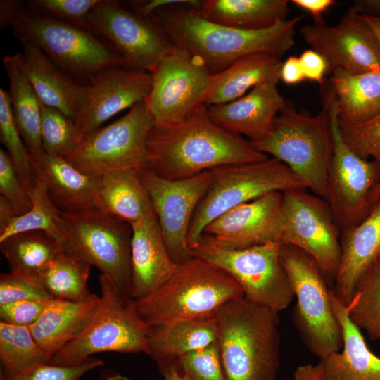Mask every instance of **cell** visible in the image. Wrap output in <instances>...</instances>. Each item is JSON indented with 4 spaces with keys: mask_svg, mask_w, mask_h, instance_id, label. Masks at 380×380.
Here are the masks:
<instances>
[{
    "mask_svg": "<svg viewBox=\"0 0 380 380\" xmlns=\"http://www.w3.org/2000/svg\"><path fill=\"white\" fill-rule=\"evenodd\" d=\"M379 200H380V180L374 186L370 194L369 203L371 206Z\"/></svg>",
    "mask_w": 380,
    "mask_h": 380,
    "instance_id": "58",
    "label": "cell"
},
{
    "mask_svg": "<svg viewBox=\"0 0 380 380\" xmlns=\"http://www.w3.org/2000/svg\"><path fill=\"white\" fill-rule=\"evenodd\" d=\"M361 15L368 17L380 15V0L355 1L353 6Z\"/></svg>",
    "mask_w": 380,
    "mask_h": 380,
    "instance_id": "54",
    "label": "cell"
},
{
    "mask_svg": "<svg viewBox=\"0 0 380 380\" xmlns=\"http://www.w3.org/2000/svg\"><path fill=\"white\" fill-rule=\"evenodd\" d=\"M148 148L149 169L170 179L188 178L222 165L268 158L241 136L215 125L205 105L178 122L155 125Z\"/></svg>",
    "mask_w": 380,
    "mask_h": 380,
    "instance_id": "2",
    "label": "cell"
},
{
    "mask_svg": "<svg viewBox=\"0 0 380 380\" xmlns=\"http://www.w3.org/2000/svg\"><path fill=\"white\" fill-rule=\"evenodd\" d=\"M294 380H324L323 373L319 363L298 366L293 373Z\"/></svg>",
    "mask_w": 380,
    "mask_h": 380,
    "instance_id": "52",
    "label": "cell"
},
{
    "mask_svg": "<svg viewBox=\"0 0 380 380\" xmlns=\"http://www.w3.org/2000/svg\"><path fill=\"white\" fill-rule=\"evenodd\" d=\"M283 231L282 192L272 191L222 213L203 233L222 247L243 248L281 243Z\"/></svg>",
    "mask_w": 380,
    "mask_h": 380,
    "instance_id": "20",
    "label": "cell"
},
{
    "mask_svg": "<svg viewBox=\"0 0 380 380\" xmlns=\"http://www.w3.org/2000/svg\"><path fill=\"white\" fill-rule=\"evenodd\" d=\"M30 163L34 176L46 184L52 201L61 210H99V177L87 175L65 158L46 153L30 156Z\"/></svg>",
    "mask_w": 380,
    "mask_h": 380,
    "instance_id": "26",
    "label": "cell"
},
{
    "mask_svg": "<svg viewBox=\"0 0 380 380\" xmlns=\"http://www.w3.org/2000/svg\"><path fill=\"white\" fill-rule=\"evenodd\" d=\"M304 42L326 60L328 74L341 69L362 73L380 69V44L372 27L350 7L338 24H310L300 27Z\"/></svg>",
    "mask_w": 380,
    "mask_h": 380,
    "instance_id": "18",
    "label": "cell"
},
{
    "mask_svg": "<svg viewBox=\"0 0 380 380\" xmlns=\"http://www.w3.org/2000/svg\"><path fill=\"white\" fill-rule=\"evenodd\" d=\"M362 17L372 27L380 44V15L376 17H368L362 15Z\"/></svg>",
    "mask_w": 380,
    "mask_h": 380,
    "instance_id": "56",
    "label": "cell"
},
{
    "mask_svg": "<svg viewBox=\"0 0 380 380\" xmlns=\"http://www.w3.org/2000/svg\"><path fill=\"white\" fill-rule=\"evenodd\" d=\"M163 380H188L178 369L176 362L162 363L157 365ZM120 380H132L129 377L119 374Z\"/></svg>",
    "mask_w": 380,
    "mask_h": 380,
    "instance_id": "53",
    "label": "cell"
},
{
    "mask_svg": "<svg viewBox=\"0 0 380 380\" xmlns=\"http://www.w3.org/2000/svg\"><path fill=\"white\" fill-rule=\"evenodd\" d=\"M0 140L7 149L23 185L27 191L35 178L30 155L14 120L8 92L2 88L0 89Z\"/></svg>",
    "mask_w": 380,
    "mask_h": 380,
    "instance_id": "40",
    "label": "cell"
},
{
    "mask_svg": "<svg viewBox=\"0 0 380 380\" xmlns=\"http://www.w3.org/2000/svg\"><path fill=\"white\" fill-rule=\"evenodd\" d=\"M327 102L333 137V156L328 173L327 202L341 231L362 221L368 214L369 196L380 180V165L360 158L340 134L334 94Z\"/></svg>",
    "mask_w": 380,
    "mask_h": 380,
    "instance_id": "14",
    "label": "cell"
},
{
    "mask_svg": "<svg viewBox=\"0 0 380 380\" xmlns=\"http://www.w3.org/2000/svg\"><path fill=\"white\" fill-rule=\"evenodd\" d=\"M99 302L100 296L88 302L51 298L29 328L38 343L53 357L85 330L96 315Z\"/></svg>",
    "mask_w": 380,
    "mask_h": 380,
    "instance_id": "28",
    "label": "cell"
},
{
    "mask_svg": "<svg viewBox=\"0 0 380 380\" xmlns=\"http://www.w3.org/2000/svg\"><path fill=\"white\" fill-rule=\"evenodd\" d=\"M130 225L132 298L137 300L168 280L177 264L168 251L153 211Z\"/></svg>",
    "mask_w": 380,
    "mask_h": 380,
    "instance_id": "21",
    "label": "cell"
},
{
    "mask_svg": "<svg viewBox=\"0 0 380 380\" xmlns=\"http://www.w3.org/2000/svg\"><path fill=\"white\" fill-rule=\"evenodd\" d=\"M340 134L346 145L364 159L372 158L380 165V111L357 122L338 119Z\"/></svg>",
    "mask_w": 380,
    "mask_h": 380,
    "instance_id": "41",
    "label": "cell"
},
{
    "mask_svg": "<svg viewBox=\"0 0 380 380\" xmlns=\"http://www.w3.org/2000/svg\"><path fill=\"white\" fill-rule=\"evenodd\" d=\"M150 73L151 89L144 102L155 125L178 122L204 105L211 75L186 51L173 46Z\"/></svg>",
    "mask_w": 380,
    "mask_h": 380,
    "instance_id": "15",
    "label": "cell"
},
{
    "mask_svg": "<svg viewBox=\"0 0 380 380\" xmlns=\"http://www.w3.org/2000/svg\"><path fill=\"white\" fill-rule=\"evenodd\" d=\"M333 310L342 330V351L318 362L324 380H380V357L368 348L361 330L351 321L348 305L343 304L331 289Z\"/></svg>",
    "mask_w": 380,
    "mask_h": 380,
    "instance_id": "25",
    "label": "cell"
},
{
    "mask_svg": "<svg viewBox=\"0 0 380 380\" xmlns=\"http://www.w3.org/2000/svg\"><path fill=\"white\" fill-rule=\"evenodd\" d=\"M3 63L9 79L11 110L19 132L30 156L44 153L40 135V101L12 55Z\"/></svg>",
    "mask_w": 380,
    "mask_h": 380,
    "instance_id": "33",
    "label": "cell"
},
{
    "mask_svg": "<svg viewBox=\"0 0 380 380\" xmlns=\"http://www.w3.org/2000/svg\"><path fill=\"white\" fill-rule=\"evenodd\" d=\"M277 312L245 297L229 301L214 315L227 380H275L279 368Z\"/></svg>",
    "mask_w": 380,
    "mask_h": 380,
    "instance_id": "3",
    "label": "cell"
},
{
    "mask_svg": "<svg viewBox=\"0 0 380 380\" xmlns=\"http://www.w3.org/2000/svg\"><path fill=\"white\" fill-rule=\"evenodd\" d=\"M23 51L12 55L39 101L76 121L87 85L58 68L37 46L21 42Z\"/></svg>",
    "mask_w": 380,
    "mask_h": 380,
    "instance_id": "22",
    "label": "cell"
},
{
    "mask_svg": "<svg viewBox=\"0 0 380 380\" xmlns=\"http://www.w3.org/2000/svg\"><path fill=\"white\" fill-rule=\"evenodd\" d=\"M340 244L341 264L331 290L349 305L360 279L380 259V200L362 221L341 231Z\"/></svg>",
    "mask_w": 380,
    "mask_h": 380,
    "instance_id": "23",
    "label": "cell"
},
{
    "mask_svg": "<svg viewBox=\"0 0 380 380\" xmlns=\"http://www.w3.org/2000/svg\"><path fill=\"white\" fill-rule=\"evenodd\" d=\"M11 27L20 42L32 43L62 71L83 84L106 69L129 67L117 49L91 28L34 11L25 3Z\"/></svg>",
    "mask_w": 380,
    "mask_h": 380,
    "instance_id": "6",
    "label": "cell"
},
{
    "mask_svg": "<svg viewBox=\"0 0 380 380\" xmlns=\"http://www.w3.org/2000/svg\"><path fill=\"white\" fill-rule=\"evenodd\" d=\"M16 215L11 203L4 196H0V232L6 228Z\"/></svg>",
    "mask_w": 380,
    "mask_h": 380,
    "instance_id": "55",
    "label": "cell"
},
{
    "mask_svg": "<svg viewBox=\"0 0 380 380\" xmlns=\"http://www.w3.org/2000/svg\"><path fill=\"white\" fill-rule=\"evenodd\" d=\"M214 317L186 319L150 328L148 355L156 365L176 362L180 357L217 341Z\"/></svg>",
    "mask_w": 380,
    "mask_h": 380,
    "instance_id": "29",
    "label": "cell"
},
{
    "mask_svg": "<svg viewBox=\"0 0 380 380\" xmlns=\"http://www.w3.org/2000/svg\"><path fill=\"white\" fill-rule=\"evenodd\" d=\"M25 3L19 0L0 1V30L11 27L18 11Z\"/></svg>",
    "mask_w": 380,
    "mask_h": 380,
    "instance_id": "51",
    "label": "cell"
},
{
    "mask_svg": "<svg viewBox=\"0 0 380 380\" xmlns=\"http://www.w3.org/2000/svg\"><path fill=\"white\" fill-rule=\"evenodd\" d=\"M99 210L132 224L153 211L138 172L122 170L99 177Z\"/></svg>",
    "mask_w": 380,
    "mask_h": 380,
    "instance_id": "32",
    "label": "cell"
},
{
    "mask_svg": "<svg viewBox=\"0 0 380 380\" xmlns=\"http://www.w3.org/2000/svg\"><path fill=\"white\" fill-rule=\"evenodd\" d=\"M348 306L351 321L370 340H380V259L360 279Z\"/></svg>",
    "mask_w": 380,
    "mask_h": 380,
    "instance_id": "38",
    "label": "cell"
},
{
    "mask_svg": "<svg viewBox=\"0 0 380 380\" xmlns=\"http://www.w3.org/2000/svg\"><path fill=\"white\" fill-rule=\"evenodd\" d=\"M0 193L12 205L17 215L27 213L31 201L7 151L0 149Z\"/></svg>",
    "mask_w": 380,
    "mask_h": 380,
    "instance_id": "46",
    "label": "cell"
},
{
    "mask_svg": "<svg viewBox=\"0 0 380 380\" xmlns=\"http://www.w3.org/2000/svg\"><path fill=\"white\" fill-rule=\"evenodd\" d=\"M138 174L172 260L177 265L189 260L193 258L187 243L189 227L210 185V170L180 179L163 178L149 168Z\"/></svg>",
    "mask_w": 380,
    "mask_h": 380,
    "instance_id": "17",
    "label": "cell"
},
{
    "mask_svg": "<svg viewBox=\"0 0 380 380\" xmlns=\"http://www.w3.org/2000/svg\"><path fill=\"white\" fill-rule=\"evenodd\" d=\"M101 0H29V8L72 24L90 27L87 18ZM91 28V27H90Z\"/></svg>",
    "mask_w": 380,
    "mask_h": 380,
    "instance_id": "44",
    "label": "cell"
},
{
    "mask_svg": "<svg viewBox=\"0 0 380 380\" xmlns=\"http://www.w3.org/2000/svg\"><path fill=\"white\" fill-rule=\"evenodd\" d=\"M91 266L63 251L40 272L38 279L52 298L88 302L99 297L89 289Z\"/></svg>",
    "mask_w": 380,
    "mask_h": 380,
    "instance_id": "35",
    "label": "cell"
},
{
    "mask_svg": "<svg viewBox=\"0 0 380 380\" xmlns=\"http://www.w3.org/2000/svg\"><path fill=\"white\" fill-rule=\"evenodd\" d=\"M277 82L254 87L241 97L226 103L207 106L211 120L220 127L253 141L265 137L284 107L286 99Z\"/></svg>",
    "mask_w": 380,
    "mask_h": 380,
    "instance_id": "24",
    "label": "cell"
},
{
    "mask_svg": "<svg viewBox=\"0 0 380 380\" xmlns=\"http://www.w3.org/2000/svg\"><path fill=\"white\" fill-rule=\"evenodd\" d=\"M37 278L10 272L0 275V305L27 299H51Z\"/></svg>",
    "mask_w": 380,
    "mask_h": 380,
    "instance_id": "45",
    "label": "cell"
},
{
    "mask_svg": "<svg viewBox=\"0 0 380 380\" xmlns=\"http://www.w3.org/2000/svg\"><path fill=\"white\" fill-rule=\"evenodd\" d=\"M245 297L227 272L194 257L178 264L170 278L149 294L134 300L141 319L150 327L214 317L224 303Z\"/></svg>",
    "mask_w": 380,
    "mask_h": 380,
    "instance_id": "4",
    "label": "cell"
},
{
    "mask_svg": "<svg viewBox=\"0 0 380 380\" xmlns=\"http://www.w3.org/2000/svg\"><path fill=\"white\" fill-rule=\"evenodd\" d=\"M280 255L296 304L293 322L307 348L319 360L343 346L341 327L331 301V289L315 260L301 249L281 243Z\"/></svg>",
    "mask_w": 380,
    "mask_h": 380,
    "instance_id": "10",
    "label": "cell"
},
{
    "mask_svg": "<svg viewBox=\"0 0 380 380\" xmlns=\"http://www.w3.org/2000/svg\"><path fill=\"white\" fill-rule=\"evenodd\" d=\"M256 151L285 164L313 194L328 200V173L333 156V137L327 102L312 116L296 110L290 100L263 137L248 141Z\"/></svg>",
    "mask_w": 380,
    "mask_h": 380,
    "instance_id": "5",
    "label": "cell"
},
{
    "mask_svg": "<svg viewBox=\"0 0 380 380\" xmlns=\"http://www.w3.org/2000/svg\"><path fill=\"white\" fill-rule=\"evenodd\" d=\"M51 299H27L0 305V319L8 324L30 327Z\"/></svg>",
    "mask_w": 380,
    "mask_h": 380,
    "instance_id": "47",
    "label": "cell"
},
{
    "mask_svg": "<svg viewBox=\"0 0 380 380\" xmlns=\"http://www.w3.org/2000/svg\"><path fill=\"white\" fill-rule=\"evenodd\" d=\"M31 208L25 213L15 216L8 226L0 232V242L24 232L43 231L62 243V236L56 224L61 210L52 201L46 184L35 176L27 190Z\"/></svg>",
    "mask_w": 380,
    "mask_h": 380,
    "instance_id": "37",
    "label": "cell"
},
{
    "mask_svg": "<svg viewBox=\"0 0 380 380\" xmlns=\"http://www.w3.org/2000/svg\"><path fill=\"white\" fill-rule=\"evenodd\" d=\"M281 242H267L243 248H229L217 244L203 234L190 248L191 255L220 267L241 286L245 298L280 312L294 298L288 274L280 255Z\"/></svg>",
    "mask_w": 380,
    "mask_h": 380,
    "instance_id": "11",
    "label": "cell"
},
{
    "mask_svg": "<svg viewBox=\"0 0 380 380\" xmlns=\"http://www.w3.org/2000/svg\"><path fill=\"white\" fill-rule=\"evenodd\" d=\"M0 249L11 272L37 279L40 272L63 251L61 243L43 231L13 234L0 242Z\"/></svg>",
    "mask_w": 380,
    "mask_h": 380,
    "instance_id": "34",
    "label": "cell"
},
{
    "mask_svg": "<svg viewBox=\"0 0 380 380\" xmlns=\"http://www.w3.org/2000/svg\"><path fill=\"white\" fill-rule=\"evenodd\" d=\"M281 58L267 52L243 56L224 70L210 76L204 101L206 106L226 103L245 95L254 87L281 80Z\"/></svg>",
    "mask_w": 380,
    "mask_h": 380,
    "instance_id": "27",
    "label": "cell"
},
{
    "mask_svg": "<svg viewBox=\"0 0 380 380\" xmlns=\"http://www.w3.org/2000/svg\"><path fill=\"white\" fill-rule=\"evenodd\" d=\"M210 185L192 217L187 243L195 246L204 229L226 211L272 191L305 189L301 180L276 158L210 170Z\"/></svg>",
    "mask_w": 380,
    "mask_h": 380,
    "instance_id": "8",
    "label": "cell"
},
{
    "mask_svg": "<svg viewBox=\"0 0 380 380\" xmlns=\"http://www.w3.org/2000/svg\"><path fill=\"white\" fill-rule=\"evenodd\" d=\"M280 76L281 80L287 84H297L305 80L299 57L289 56L282 63Z\"/></svg>",
    "mask_w": 380,
    "mask_h": 380,
    "instance_id": "50",
    "label": "cell"
},
{
    "mask_svg": "<svg viewBox=\"0 0 380 380\" xmlns=\"http://www.w3.org/2000/svg\"><path fill=\"white\" fill-rule=\"evenodd\" d=\"M56 224L63 251L94 265L132 298L131 225L99 209L61 210ZM133 300V299H132Z\"/></svg>",
    "mask_w": 380,
    "mask_h": 380,
    "instance_id": "7",
    "label": "cell"
},
{
    "mask_svg": "<svg viewBox=\"0 0 380 380\" xmlns=\"http://www.w3.org/2000/svg\"><path fill=\"white\" fill-rule=\"evenodd\" d=\"M203 1L179 0L151 15L173 46L198 60L211 75L239 58L267 52L281 58L295 44L296 27L303 15L287 18L261 30H242L214 23L199 11Z\"/></svg>",
    "mask_w": 380,
    "mask_h": 380,
    "instance_id": "1",
    "label": "cell"
},
{
    "mask_svg": "<svg viewBox=\"0 0 380 380\" xmlns=\"http://www.w3.org/2000/svg\"><path fill=\"white\" fill-rule=\"evenodd\" d=\"M291 2L312 17L315 24H324L322 14L336 4L334 0H293Z\"/></svg>",
    "mask_w": 380,
    "mask_h": 380,
    "instance_id": "49",
    "label": "cell"
},
{
    "mask_svg": "<svg viewBox=\"0 0 380 380\" xmlns=\"http://www.w3.org/2000/svg\"><path fill=\"white\" fill-rule=\"evenodd\" d=\"M89 26L106 38L130 68L150 72L172 44L153 16L128 3L101 0L87 18Z\"/></svg>",
    "mask_w": 380,
    "mask_h": 380,
    "instance_id": "16",
    "label": "cell"
},
{
    "mask_svg": "<svg viewBox=\"0 0 380 380\" xmlns=\"http://www.w3.org/2000/svg\"><path fill=\"white\" fill-rule=\"evenodd\" d=\"M151 84V75L144 70L118 66L99 72L87 84L75 121L82 139L120 111L144 101Z\"/></svg>",
    "mask_w": 380,
    "mask_h": 380,
    "instance_id": "19",
    "label": "cell"
},
{
    "mask_svg": "<svg viewBox=\"0 0 380 380\" xmlns=\"http://www.w3.org/2000/svg\"><path fill=\"white\" fill-rule=\"evenodd\" d=\"M96 380H120L119 374L111 370L105 369L101 372L99 377Z\"/></svg>",
    "mask_w": 380,
    "mask_h": 380,
    "instance_id": "57",
    "label": "cell"
},
{
    "mask_svg": "<svg viewBox=\"0 0 380 380\" xmlns=\"http://www.w3.org/2000/svg\"><path fill=\"white\" fill-rule=\"evenodd\" d=\"M282 212L281 243L310 255L327 283H334L341 260V231L328 202L305 189L289 190L282 192Z\"/></svg>",
    "mask_w": 380,
    "mask_h": 380,
    "instance_id": "13",
    "label": "cell"
},
{
    "mask_svg": "<svg viewBox=\"0 0 380 380\" xmlns=\"http://www.w3.org/2000/svg\"><path fill=\"white\" fill-rule=\"evenodd\" d=\"M99 308L90 324L75 340L54 354L50 363L73 366L103 352L148 355V327L134 300L125 298L113 282L100 274Z\"/></svg>",
    "mask_w": 380,
    "mask_h": 380,
    "instance_id": "9",
    "label": "cell"
},
{
    "mask_svg": "<svg viewBox=\"0 0 380 380\" xmlns=\"http://www.w3.org/2000/svg\"><path fill=\"white\" fill-rule=\"evenodd\" d=\"M299 60L305 80L323 84L324 77L328 73V65L324 57L309 49L301 53Z\"/></svg>",
    "mask_w": 380,
    "mask_h": 380,
    "instance_id": "48",
    "label": "cell"
},
{
    "mask_svg": "<svg viewBox=\"0 0 380 380\" xmlns=\"http://www.w3.org/2000/svg\"><path fill=\"white\" fill-rule=\"evenodd\" d=\"M286 0H206L198 9L214 23L242 30L270 28L287 19Z\"/></svg>",
    "mask_w": 380,
    "mask_h": 380,
    "instance_id": "31",
    "label": "cell"
},
{
    "mask_svg": "<svg viewBox=\"0 0 380 380\" xmlns=\"http://www.w3.org/2000/svg\"><path fill=\"white\" fill-rule=\"evenodd\" d=\"M330 75L339 120L362 122L380 111V69L362 73L336 69Z\"/></svg>",
    "mask_w": 380,
    "mask_h": 380,
    "instance_id": "30",
    "label": "cell"
},
{
    "mask_svg": "<svg viewBox=\"0 0 380 380\" xmlns=\"http://www.w3.org/2000/svg\"><path fill=\"white\" fill-rule=\"evenodd\" d=\"M103 363L102 360L93 357L73 366L39 363L13 375H0V380H79L86 373L102 366Z\"/></svg>",
    "mask_w": 380,
    "mask_h": 380,
    "instance_id": "43",
    "label": "cell"
},
{
    "mask_svg": "<svg viewBox=\"0 0 380 380\" xmlns=\"http://www.w3.org/2000/svg\"><path fill=\"white\" fill-rule=\"evenodd\" d=\"M155 122L141 101L122 117L84 137L65 159L81 172L101 177L149 168L148 142Z\"/></svg>",
    "mask_w": 380,
    "mask_h": 380,
    "instance_id": "12",
    "label": "cell"
},
{
    "mask_svg": "<svg viewBox=\"0 0 380 380\" xmlns=\"http://www.w3.org/2000/svg\"><path fill=\"white\" fill-rule=\"evenodd\" d=\"M51 358L29 327L0 321L1 376L13 375L35 365L50 362Z\"/></svg>",
    "mask_w": 380,
    "mask_h": 380,
    "instance_id": "36",
    "label": "cell"
},
{
    "mask_svg": "<svg viewBox=\"0 0 380 380\" xmlns=\"http://www.w3.org/2000/svg\"><path fill=\"white\" fill-rule=\"evenodd\" d=\"M176 363L188 380H227L217 341L180 357Z\"/></svg>",
    "mask_w": 380,
    "mask_h": 380,
    "instance_id": "42",
    "label": "cell"
},
{
    "mask_svg": "<svg viewBox=\"0 0 380 380\" xmlns=\"http://www.w3.org/2000/svg\"><path fill=\"white\" fill-rule=\"evenodd\" d=\"M40 106V135L44 152L67 158L82 140L75 122L60 110L41 101Z\"/></svg>",
    "mask_w": 380,
    "mask_h": 380,
    "instance_id": "39",
    "label": "cell"
}]
</instances>
